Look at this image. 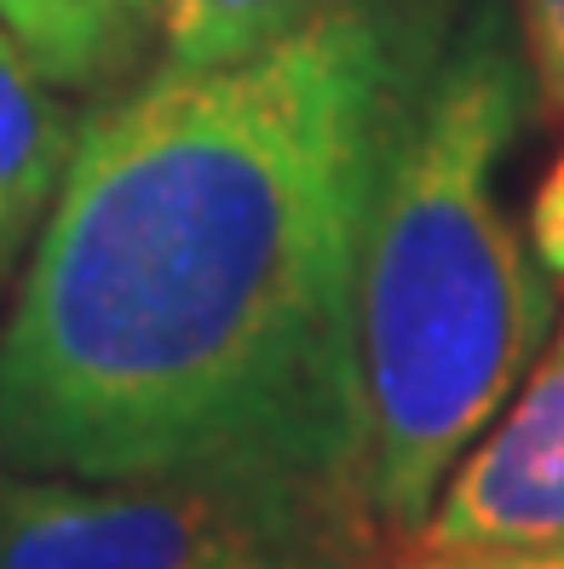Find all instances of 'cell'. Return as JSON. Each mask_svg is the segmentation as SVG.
<instances>
[{
    "mask_svg": "<svg viewBox=\"0 0 564 569\" xmlns=\"http://www.w3.org/2000/svg\"><path fill=\"white\" fill-rule=\"evenodd\" d=\"M449 7L335 0L248 58L150 63L87 110L0 317L7 472H243L369 507L357 248Z\"/></svg>",
    "mask_w": 564,
    "mask_h": 569,
    "instance_id": "1",
    "label": "cell"
},
{
    "mask_svg": "<svg viewBox=\"0 0 564 569\" xmlns=\"http://www.w3.org/2000/svg\"><path fill=\"white\" fill-rule=\"evenodd\" d=\"M536 76L502 0H455L404 87L357 248L363 495L392 547L547 351L558 277L507 208Z\"/></svg>",
    "mask_w": 564,
    "mask_h": 569,
    "instance_id": "2",
    "label": "cell"
},
{
    "mask_svg": "<svg viewBox=\"0 0 564 569\" xmlns=\"http://www.w3.org/2000/svg\"><path fill=\"white\" fill-rule=\"evenodd\" d=\"M380 541L369 507L277 478L0 466V569H380Z\"/></svg>",
    "mask_w": 564,
    "mask_h": 569,
    "instance_id": "3",
    "label": "cell"
},
{
    "mask_svg": "<svg viewBox=\"0 0 564 569\" xmlns=\"http://www.w3.org/2000/svg\"><path fill=\"white\" fill-rule=\"evenodd\" d=\"M397 552L536 558L564 552V317L495 426L461 455L426 523Z\"/></svg>",
    "mask_w": 564,
    "mask_h": 569,
    "instance_id": "4",
    "label": "cell"
},
{
    "mask_svg": "<svg viewBox=\"0 0 564 569\" xmlns=\"http://www.w3.org/2000/svg\"><path fill=\"white\" fill-rule=\"evenodd\" d=\"M76 98L81 92L58 87L18 29L0 18V317L36 253L58 184L70 173L81 121L92 110Z\"/></svg>",
    "mask_w": 564,
    "mask_h": 569,
    "instance_id": "5",
    "label": "cell"
},
{
    "mask_svg": "<svg viewBox=\"0 0 564 569\" xmlns=\"http://www.w3.org/2000/svg\"><path fill=\"white\" fill-rule=\"evenodd\" d=\"M335 0H161L156 12V63L174 70H214L248 58L294 29H306Z\"/></svg>",
    "mask_w": 564,
    "mask_h": 569,
    "instance_id": "6",
    "label": "cell"
},
{
    "mask_svg": "<svg viewBox=\"0 0 564 569\" xmlns=\"http://www.w3.org/2000/svg\"><path fill=\"white\" fill-rule=\"evenodd\" d=\"M0 18H7L23 47L36 52L47 63V76L58 87H70L81 98H105V76H98V63H92V47L81 36V23L70 18V7L63 0H0Z\"/></svg>",
    "mask_w": 564,
    "mask_h": 569,
    "instance_id": "7",
    "label": "cell"
},
{
    "mask_svg": "<svg viewBox=\"0 0 564 569\" xmlns=\"http://www.w3.org/2000/svg\"><path fill=\"white\" fill-rule=\"evenodd\" d=\"M70 7V18L81 23V36L92 47V63L98 76H105V87L116 92L121 76L139 63V52L156 47V12L161 0H63Z\"/></svg>",
    "mask_w": 564,
    "mask_h": 569,
    "instance_id": "8",
    "label": "cell"
},
{
    "mask_svg": "<svg viewBox=\"0 0 564 569\" xmlns=\"http://www.w3.org/2000/svg\"><path fill=\"white\" fill-rule=\"evenodd\" d=\"M513 23L536 76V98L564 116V0H513Z\"/></svg>",
    "mask_w": 564,
    "mask_h": 569,
    "instance_id": "9",
    "label": "cell"
},
{
    "mask_svg": "<svg viewBox=\"0 0 564 569\" xmlns=\"http://www.w3.org/2000/svg\"><path fill=\"white\" fill-rule=\"evenodd\" d=\"M530 242H536L542 264L564 282V161L542 179L536 190V208H530Z\"/></svg>",
    "mask_w": 564,
    "mask_h": 569,
    "instance_id": "10",
    "label": "cell"
},
{
    "mask_svg": "<svg viewBox=\"0 0 564 569\" xmlns=\"http://www.w3.org/2000/svg\"><path fill=\"white\" fill-rule=\"evenodd\" d=\"M392 569H564V552H536V558H426V552H397Z\"/></svg>",
    "mask_w": 564,
    "mask_h": 569,
    "instance_id": "11",
    "label": "cell"
}]
</instances>
